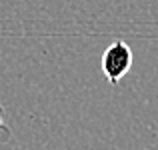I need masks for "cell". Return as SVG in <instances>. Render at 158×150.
<instances>
[{"label": "cell", "instance_id": "obj_1", "mask_svg": "<svg viewBox=\"0 0 158 150\" xmlns=\"http://www.w3.org/2000/svg\"><path fill=\"white\" fill-rule=\"evenodd\" d=\"M132 68V50L126 42L116 40L102 54V72L110 84H118Z\"/></svg>", "mask_w": 158, "mask_h": 150}, {"label": "cell", "instance_id": "obj_2", "mask_svg": "<svg viewBox=\"0 0 158 150\" xmlns=\"http://www.w3.org/2000/svg\"><path fill=\"white\" fill-rule=\"evenodd\" d=\"M10 138V128H8L6 120H4V108L0 104V142H6Z\"/></svg>", "mask_w": 158, "mask_h": 150}]
</instances>
